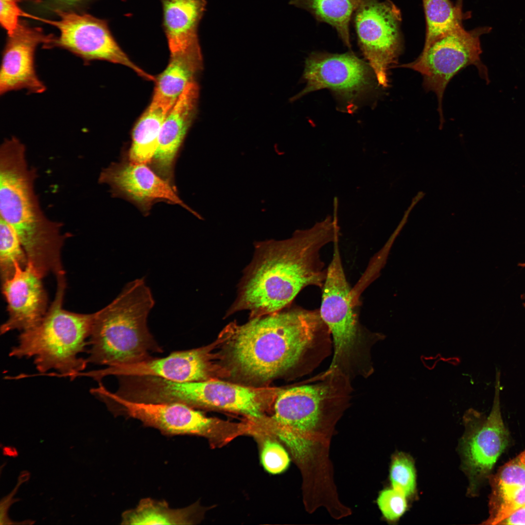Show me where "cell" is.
<instances>
[{
	"label": "cell",
	"instance_id": "1f68e13d",
	"mask_svg": "<svg viewBox=\"0 0 525 525\" xmlns=\"http://www.w3.org/2000/svg\"><path fill=\"white\" fill-rule=\"evenodd\" d=\"M525 505V486L513 493L500 507L494 516L490 520L484 521V525H498L512 511Z\"/></svg>",
	"mask_w": 525,
	"mask_h": 525
},
{
	"label": "cell",
	"instance_id": "8fae6325",
	"mask_svg": "<svg viewBox=\"0 0 525 525\" xmlns=\"http://www.w3.org/2000/svg\"><path fill=\"white\" fill-rule=\"evenodd\" d=\"M500 374L497 370L491 410L486 415L473 408L463 417L465 433L463 439L464 465L474 495L480 485L492 474L493 468L510 443V434L504 422L500 406Z\"/></svg>",
	"mask_w": 525,
	"mask_h": 525
},
{
	"label": "cell",
	"instance_id": "f546056e",
	"mask_svg": "<svg viewBox=\"0 0 525 525\" xmlns=\"http://www.w3.org/2000/svg\"><path fill=\"white\" fill-rule=\"evenodd\" d=\"M406 496L394 488L383 490L377 499V504L384 516L388 521H395L405 512Z\"/></svg>",
	"mask_w": 525,
	"mask_h": 525
},
{
	"label": "cell",
	"instance_id": "44dd1931",
	"mask_svg": "<svg viewBox=\"0 0 525 525\" xmlns=\"http://www.w3.org/2000/svg\"><path fill=\"white\" fill-rule=\"evenodd\" d=\"M200 49L170 54L164 70L155 78L152 102L170 110L186 87L202 70Z\"/></svg>",
	"mask_w": 525,
	"mask_h": 525
},
{
	"label": "cell",
	"instance_id": "e575fe53",
	"mask_svg": "<svg viewBox=\"0 0 525 525\" xmlns=\"http://www.w3.org/2000/svg\"><path fill=\"white\" fill-rule=\"evenodd\" d=\"M498 525H525V505L517 508L503 519Z\"/></svg>",
	"mask_w": 525,
	"mask_h": 525
},
{
	"label": "cell",
	"instance_id": "6da1fadb",
	"mask_svg": "<svg viewBox=\"0 0 525 525\" xmlns=\"http://www.w3.org/2000/svg\"><path fill=\"white\" fill-rule=\"evenodd\" d=\"M217 339L230 377L254 384L286 374L308 375L333 351L319 310L291 305L242 325L230 323Z\"/></svg>",
	"mask_w": 525,
	"mask_h": 525
},
{
	"label": "cell",
	"instance_id": "4316f807",
	"mask_svg": "<svg viewBox=\"0 0 525 525\" xmlns=\"http://www.w3.org/2000/svg\"><path fill=\"white\" fill-rule=\"evenodd\" d=\"M25 267L28 264L26 254L12 227L0 218V272L1 283L15 273L16 265Z\"/></svg>",
	"mask_w": 525,
	"mask_h": 525
},
{
	"label": "cell",
	"instance_id": "603a6c76",
	"mask_svg": "<svg viewBox=\"0 0 525 525\" xmlns=\"http://www.w3.org/2000/svg\"><path fill=\"white\" fill-rule=\"evenodd\" d=\"M170 110L150 102L132 131L129 161L147 164L153 160L158 146L162 124Z\"/></svg>",
	"mask_w": 525,
	"mask_h": 525
},
{
	"label": "cell",
	"instance_id": "83f0119b",
	"mask_svg": "<svg viewBox=\"0 0 525 525\" xmlns=\"http://www.w3.org/2000/svg\"><path fill=\"white\" fill-rule=\"evenodd\" d=\"M390 478L393 488L406 496L413 494L416 487V474L413 463L408 455L400 453L395 455L390 470Z\"/></svg>",
	"mask_w": 525,
	"mask_h": 525
},
{
	"label": "cell",
	"instance_id": "8d00e7d4",
	"mask_svg": "<svg viewBox=\"0 0 525 525\" xmlns=\"http://www.w3.org/2000/svg\"><path fill=\"white\" fill-rule=\"evenodd\" d=\"M524 304H525V302L524 303Z\"/></svg>",
	"mask_w": 525,
	"mask_h": 525
},
{
	"label": "cell",
	"instance_id": "d6986e66",
	"mask_svg": "<svg viewBox=\"0 0 525 525\" xmlns=\"http://www.w3.org/2000/svg\"><path fill=\"white\" fill-rule=\"evenodd\" d=\"M198 95L197 81L190 84L161 126L158 148L152 160L157 173L170 183L178 152L196 113Z\"/></svg>",
	"mask_w": 525,
	"mask_h": 525
},
{
	"label": "cell",
	"instance_id": "3957f363",
	"mask_svg": "<svg viewBox=\"0 0 525 525\" xmlns=\"http://www.w3.org/2000/svg\"><path fill=\"white\" fill-rule=\"evenodd\" d=\"M351 381L324 372L303 384L281 388L273 414L259 421V432L276 436L290 450L295 460L313 480L327 457L335 425L350 405Z\"/></svg>",
	"mask_w": 525,
	"mask_h": 525
},
{
	"label": "cell",
	"instance_id": "5b68a950",
	"mask_svg": "<svg viewBox=\"0 0 525 525\" xmlns=\"http://www.w3.org/2000/svg\"><path fill=\"white\" fill-rule=\"evenodd\" d=\"M154 303L143 278L127 283L111 302L95 312L88 363L107 367L129 365L162 352L147 326Z\"/></svg>",
	"mask_w": 525,
	"mask_h": 525
},
{
	"label": "cell",
	"instance_id": "7c38bea8",
	"mask_svg": "<svg viewBox=\"0 0 525 525\" xmlns=\"http://www.w3.org/2000/svg\"><path fill=\"white\" fill-rule=\"evenodd\" d=\"M353 22L360 49L377 82L388 86V70L397 62L402 48L399 9L390 0H370L354 13Z\"/></svg>",
	"mask_w": 525,
	"mask_h": 525
},
{
	"label": "cell",
	"instance_id": "277c9868",
	"mask_svg": "<svg viewBox=\"0 0 525 525\" xmlns=\"http://www.w3.org/2000/svg\"><path fill=\"white\" fill-rule=\"evenodd\" d=\"M37 173L25 145L17 137L0 146V218L14 229L28 263L42 278L64 271L61 250L68 233L44 212L35 191Z\"/></svg>",
	"mask_w": 525,
	"mask_h": 525
},
{
	"label": "cell",
	"instance_id": "ba28073f",
	"mask_svg": "<svg viewBox=\"0 0 525 525\" xmlns=\"http://www.w3.org/2000/svg\"><path fill=\"white\" fill-rule=\"evenodd\" d=\"M96 395L114 414L139 420L144 426L165 435L200 436L223 443L245 431V423L209 417L195 408L180 403L132 401L110 392L104 385L97 388Z\"/></svg>",
	"mask_w": 525,
	"mask_h": 525
},
{
	"label": "cell",
	"instance_id": "5bb4252c",
	"mask_svg": "<svg viewBox=\"0 0 525 525\" xmlns=\"http://www.w3.org/2000/svg\"><path fill=\"white\" fill-rule=\"evenodd\" d=\"M216 340L199 348L175 351L163 358L152 357L137 363L109 367L88 372V375L100 383L107 376H153L174 382L201 381L230 377L223 364L216 362L219 354L213 353Z\"/></svg>",
	"mask_w": 525,
	"mask_h": 525
},
{
	"label": "cell",
	"instance_id": "2e32d148",
	"mask_svg": "<svg viewBox=\"0 0 525 525\" xmlns=\"http://www.w3.org/2000/svg\"><path fill=\"white\" fill-rule=\"evenodd\" d=\"M53 35H45L39 27L19 22L17 29L7 35L2 53L0 71V94L26 89L29 93H42L46 88L38 77L35 54L39 45L46 48Z\"/></svg>",
	"mask_w": 525,
	"mask_h": 525
},
{
	"label": "cell",
	"instance_id": "484cf974",
	"mask_svg": "<svg viewBox=\"0 0 525 525\" xmlns=\"http://www.w3.org/2000/svg\"><path fill=\"white\" fill-rule=\"evenodd\" d=\"M426 22L423 48L449 32L462 26V14L449 0H422Z\"/></svg>",
	"mask_w": 525,
	"mask_h": 525
},
{
	"label": "cell",
	"instance_id": "f1b7e54d",
	"mask_svg": "<svg viewBox=\"0 0 525 525\" xmlns=\"http://www.w3.org/2000/svg\"><path fill=\"white\" fill-rule=\"evenodd\" d=\"M261 462L265 471L276 474L286 470L290 463L288 454L275 439L267 438L263 441L261 454Z\"/></svg>",
	"mask_w": 525,
	"mask_h": 525
},
{
	"label": "cell",
	"instance_id": "4dcf8cb0",
	"mask_svg": "<svg viewBox=\"0 0 525 525\" xmlns=\"http://www.w3.org/2000/svg\"><path fill=\"white\" fill-rule=\"evenodd\" d=\"M24 0H0V21L2 27L7 35L12 34L18 27L20 17L33 18V16L24 12L18 3ZM36 2L37 0H30Z\"/></svg>",
	"mask_w": 525,
	"mask_h": 525
},
{
	"label": "cell",
	"instance_id": "d590c367",
	"mask_svg": "<svg viewBox=\"0 0 525 525\" xmlns=\"http://www.w3.org/2000/svg\"><path fill=\"white\" fill-rule=\"evenodd\" d=\"M520 265H521V266H524V267H525V263H521V264H520Z\"/></svg>",
	"mask_w": 525,
	"mask_h": 525
},
{
	"label": "cell",
	"instance_id": "8992f818",
	"mask_svg": "<svg viewBox=\"0 0 525 525\" xmlns=\"http://www.w3.org/2000/svg\"><path fill=\"white\" fill-rule=\"evenodd\" d=\"M55 298L45 315L35 326L21 332L18 344L9 355L18 358H33L38 371L43 374L55 370L58 376L71 380L82 372L87 359L79 355L88 346L95 313L80 314L63 307L66 288L65 274L56 277Z\"/></svg>",
	"mask_w": 525,
	"mask_h": 525
},
{
	"label": "cell",
	"instance_id": "d4e9b609",
	"mask_svg": "<svg viewBox=\"0 0 525 525\" xmlns=\"http://www.w3.org/2000/svg\"><path fill=\"white\" fill-rule=\"evenodd\" d=\"M490 487L489 516L491 519L513 493L525 486V449L501 466L488 479Z\"/></svg>",
	"mask_w": 525,
	"mask_h": 525
},
{
	"label": "cell",
	"instance_id": "e0dca14e",
	"mask_svg": "<svg viewBox=\"0 0 525 525\" xmlns=\"http://www.w3.org/2000/svg\"><path fill=\"white\" fill-rule=\"evenodd\" d=\"M98 181L108 185L112 194L127 199L143 211H149L155 201L163 200L179 205L201 218L180 198L171 183L145 164L113 163L101 172Z\"/></svg>",
	"mask_w": 525,
	"mask_h": 525
},
{
	"label": "cell",
	"instance_id": "ffe728a7",
	"mask_svg": "<svg viewBox=\"0 0 525 525\" xmlns=\"http://www.w3.org/2000/svg\"><path fill=\"white\" fill-rule=\"evenodd\" d=\"M163 26L170 54L200 48L197 27L205 0H161Z\"/></svg>",
	"mask_w": 525,
	"mask_h": 525
},
{
	"label": "cell",
	"instance_id": "9c48e42d",
	"mask_svg": "<svg viewBox=\"0 0 525 525\" xmlns=\"http://www.w3.org/2000/svg\"><path fill=\"white\" fill-rule=\"evenodd\" d=\"M280 389L245 386L218 379L185 382L164 379L158 385L157 395L162 402L235 412L254 421L267 416Z\"/></svg>",
	"mask_w": 525,
	"mask_h": 525
},
{
	"label": "cell",
	"instance_id": "30bf717a",
	"mask_svg": "<svg viewBox=\"0 0 525 525\" xmlns=\"http://www.w3.org/2000/svg\"><path fill=\"white\" fill-rule=\"evenodd\" d=\"M489 27L465 30L462 26L439 37L423 48L414 61L400 67L412 69L423 77V85L437 95L440 125L443 123L442 101L450 80L462 69L474 65L480 77L489 83L488 69L480 60V37L490 32Z\"/></svg>",
	"mask_w": 525,
	"mask_h": 525
},
{
	"label": "cell",
	"instance_id": "52a82bcc",
	"mask_svg": "<svg viewBox=\"0 0 525 525\" xmlns=\"http://www.w3.org/2000/svg\"><path fill=\"white\" fill-rule=\"evenodd\" d=\"M327 268L319 312L331 333L332 360L327 370L350 379L367 377L374 371L371 351L385 339L360 324L354 310V296L343 267L338 240Z\"/></svg>",
	"mask_w": 525,
	"mask_h": 525
},
{
	"label": "cell",
	"instance_id": "d6a6232c",
	"mask_svg": "<svg viewBox=\"0 0 525 525\" xmlns=\"http://www.w3.org/2000/svg\"><path fill=\"white\" fill-rule=\"evenodd\" d=\"M88 0H40L54 12L58 11H73Z\"/></svg>",
	"mask_w": 525,
	"mask_h": 525
},
{
	"label": "cell",
	"instance_id": "7402d4cb",
	"mask_svg": "<svg viewBox=\"0 0 525 525\" xmlns=\"http://www.w3.org/2000/svg\"><path fill=\"white\" fill-rule=\"evenodd\" d=\"M200 509L195 504L181 508H172L164 501L150 498L141 499L137 506L122 515L123 525H191L199 518Z\"/></svg>",
	"mask_w": 525,
	"mask_h": 525
},
{
	"label": "cell",
	"instance_id": "836d02e7",
	"mask_svg": "<svg viewBox=\"0 0 525 525\" xmlns=\"http://www.w3.org/2000/svg\"><path fill=\"white\" fill-rule=\"evenodd\" d=\"M25 481V480L21 481V478H20V479H19V482L17 484V486L15 487V489L11 492V493H10L9 495H7L5 497H4L1 501L0 508V521L1 525L14 524L12 523V522L8 518L7 516V511L9 507L13 502L12 501L13 497L16 493L18 488L20 486L21 483Z\"/></svg>",
	"mask_w": 525,
	"mask_h": 525
},
{
	"label": "cell",
	"instance_id": "9a60e30c",
	"mask_svg": "<svg viewBox=\"0 0 525 525\" xmlns=\"http://www.w3.org/2000/svg\"><path fill=\"white\" fill-rule=\"evenodd\" d=\"M371 70L370 67L353 53L314 52L305 62L303 72L305 87L293 98L295 100L324 88L330 89L347 99L356 98L373 86Z\"/></svg>",
	"mask_w": 525,
	"mask_h": 525
},
{
	"label": "cell",
	"instance_id": "4fadbf2b",
	"mask_svg": "<svg viewBox=\"0 0 525 525\" xmlns=\"http://www.w3.org/2000/svg\"><path fill=\"white\" fill-rule=\"evenodd\" d=\"M57 20H38L56 28L58 37H54L46 49L58 47L81 58L86 63L104 60L131 69L150 81L155 78L134 64L122 50L112 36L106 20L90 14L73 11H58Z\"/></svg>",
	"mask_w": 525,
	"mask_h": 525
},
{
	"label": "cell",
	"instance_id": "ac0fdd59",
	"mask_svg": "<svg viewBox=\"0 0 525 525\" xmlns=\"http://www.w3.org/2000/svg\"><path fill=\"white\" fill-rule=\"evenodd\" d=\"M42 279L29 263L25 267L17 263L13 275L1 283L8 317L0 326V334L28 330L42 319L48 310Z\"/></svg>",
	"mask_w": 525,
	"mask_h": 525
},
{
	"label": "cell",
	"instance_id": "cb8c5ba5",
	"mask_svg": "<svg viewBox=\"0 0 525 525\" xmlns=\"http://www.w3.org/2000/svg\"><path fill=\"white\" fill-rule=\"evenodd\" d=\"M369 0H291L289 3L307 11L318 22L331 25L343 43L350 49V21L355 12Z\"/></svg>",
	"mask_w": 525,
	"mask_h": 525
},
{
	"label": "cell",
	"instance_id": "7a4b0ae2",
	"mask_svg": "<svg viewBox=\"0 0 525 525\" xmlns=\"http://www.w3.org/2000/svg\"><path fill=\"white\" fill-rule=\"evenodd\" d=\"M339 233L336 219L328 216L310 228L296 230L289 239L256 242L226 316L245 310L250 311L249 318L277 312L290 306L306 287L322 288L327 268L320 251L338 240Z\"/></svg>",
	"mask_w": 525,
	"mask_h": 525
}]
</instances>
